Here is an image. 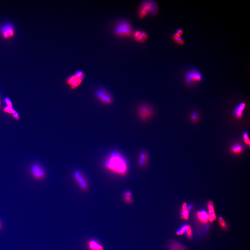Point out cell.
I'll list each match as a JSON object with an SVG mask.
<instances>
[{
    "label": "cell",
    "instance_id": "1",
    "mask_svg": "<svg viewBox=\"0 0 250 250\" xmlns=\"http://www.w3.org/2000/svg\"><path fill=\"white\" fill-rule=\"evenodd\" d=\"M104 166L107 170L120 175H125L128 172L127 162L117 152L111 153L105 161Z\"/></svg>",
    "mask_w": 250,
    "mask_h": 250
},
{
    "label": "cell",
    "instance_id": "2",
    "mask_svg": "<svg viewBox=\"0 0 250 250\" xmlns=\"http://www.w3.org/2000/svg\"><path fill=\"white\" fill-rule=\"evenodd\" d=\"M158 11V5L155 1H144L140 5L139 11V17L141 19H143L149 14L153 16L155 15Z\"/></svg>",
    "mask_w": 250,
    "mask_h": 250
},
{
    "label": "cell",
    "instance_id": "3",
    "mask_svg": "<svg viewBox=\"0 0 250 250\" xmlns=\"http://www.w3.org/2000/svg\"><path fill=\"white\" fill-rule=\"evenodd\" d=\"M114 31L116 35L120 37H130L134 33L130 23L125 21L117 23L114 27Z\"/></svg>",
    "mask_w": 250,
    "mask_h": 250
},
{
    "label": "cell",
    "instance_id": "4",
    "mask_svg": "<svg viewBox=\"0 0 250 250\" xmlns=\"http://www.w3.org/2000/svg\"><path fill=\"white\" fill-rule=\"evenodd\" d=\"M137 114L139 118L141 121L145 122L152 118L154 115V111L149 105L143 104L138 108Z\"/></svg>",
    "mask_w": 250,
    "mask_h": 250
},
{
    "label": "cell",
    "instance_id": "5",
    "mask_svg": "<svg viewBox=\"0 0 250 250\" xmlns=\"http://www.w3.org/2000/svg\"><path fill=\"white\" fill-rule=\"evenodd\" d=\"M95 95L98 100L104 105H110L113 103V98L112 95L104 88H99L96 89Z\"/></svg>",
    "mask_w": 250,
    "mask_h": 250
},
{
    "label": "cell",
    "instance_id": "6",
    "mask_svg": "<svg viewBox=\"0 0 250 250\" xmlns=\"http://www.w3.org/2000/svg\"><path fill=\"white\" fill-rule=\"evenodd\" d=\"M29 173L32 178L36 181L43 180L46 176V171L40 164L35 163L29 168Z\"/></svg>",
    "mask_w": 250,
    "mask_h": 250
},
{
    "label": "cell",
    "instance_id": "7",
    "mask_svg": "<svg viewBox=\"0 0 250 250\" xmlns=\"http://www.w3.org/2000/svg\"><path fill=\"white\" fill-rule=\"evenodd\" d=\"M202 79L200 72L196 69H192L186 73L185 76L186 82L189 85L200 82Z\"/></svg>",
    "mask_w": 250,
    "mask_h": 250
},
{
    "label": "cell",
    "instance_id": "8",
    "mask_svg": "<svg viewBox=\"0 0 250 250\" xmlns=\"http://www.w3.org/2000/svg\"><path fill=\"white\" fill-rule=\"evenodd\" d=\"M84 80L74 74L70 75L66 79V83L69 88L72 90L77 89L81 86Z\"/></svg>",
    "mask_w": 250,
    "mask_h": 250
},
{
    "label": "cell",
    "instance_id": "9",
    "mask_svg": "<svg viewBox=\"0 0 250 250\" xmlns=\"http://www.w3.org/2000/svg\"><path fill=\"white\" fill-rule=\"evenodd\" d=\"M74 178L80 188L83 191H86L89 188L88 182L82 173L76 171L73 173Z\"/></svg>",
    "mask_w": 250,
    "mask_h": 250
},
{
    "label": "cell",
    "instance_id": "10",
    "mask_svg": "<svg viewBox=\"0 0 250 250\" xmlns=\"http://www.w3.org/2000/svg\"><path fill=\"white\" fill-rule=\"evenodd\" d=\"M15 34V30L13 26L10 23H7L3 25L1 29V34L5 40L12 38Z\"/></svg>",
    "mask_w": 250,
    "mask_h": 250
},
{
    "label": "cell",
    "instance_id": "11",
    "mask_svg": "<svg viewBox=\"0 0 250 250\" xmlns=\"http://www.w3.org/2000/svg\"><path fill=\"white\" fill-rule=\"evenodd\" d=\"M134 40L139 43H142L147 40L148 35L145 32L137 31L134 32L133 35Z\"/></svg>",
    "mask_w": 250,
    "mask_h": 250
},
{
    "label": "cell",
    "instance_id": "12",
    "mask_svg": "<svg viewBox=\"0 0 250 250\" xmlns=\"http://www.w3.org/2000/svg\"><path fill=\"white\" fill-rule=\"evenodd\" d=\"M246 107L245 103H241L234 108L233 114L234 116L237 119L241 118Z\"/></svg>",
    "mask_w": 250,
    "mask_h": 250
},
{
    "label": "cell",
    "instance_id": "13",
    "mask_svg": "<svg viewBox=\"0 0 250 250\" xmlns=\"http://www.w3.org/2000/svg\"><path fill=\"white\" fill-rule=\"evenodd\" d=\"M168 248L169 250H186L184 247L175 241L170 242L168 244Z\"/></svg>",
    "mask_w": 250,
    "mask_h": 250
},
{
    "label": "cell",
    "instance_id": "14",
    "mask_svg": "<svg viewBox=\"0 0 250 250\" xmlns=\"http://www.w3.org/2000/svg\"><path fill=\"white\" fill-rule=\"evenodd\" d=\"M88 246L90 250H104L103 247L94 240L90 241Z\"/></svg>",
    "mask_w": 250,
    "mask_h": 250
},
{
    "label": "cell",
    "instance_id": "15",
    "mask_svg": "<svg viewBox=\"0 0 250 250\" xmlns=\"http://www.w3.org/2000/svg\"><path fill=\"white\" fill-rule=\"evenodd\" d=\"M209 221L212 222L215 220L216 219V216L215 214L213 205L212 201H209Z\"/></svg>",
    "mask_w": 250,
    "mask_h": 250
},
{
    "label": "cell",
    "instance_id": "16",
    "mask_svg": "<svg viewBox=\"0 0 250 250\" xmlns=\"http://www.w3.org/2000/svg\"><path fill=\"white\" fill-rule=\"evenodd\" d=\"M197 216L199 219L203 224H205L209 221V215L204 211L198 212Z\"/></svg>",
    "mask_w": 250,
    "mask_h": 250
},
{
    "label": "cell",
    "instance_id": "17",
    "mask_svg": "<svg viewBox=\"0 0 250 250\" xmlns=\"http://www.w3.org/2000/svg\"><path fill=\"white\" fill-rule=\"evenodd\" d=\"M148 159V155L147 153L143 152L140 155L139 158V164L141 167H144L147 165Z\"/></svg>",
    "mask_w": 250,
    "mask_h": 250
},
{
    "label": "cell",
    "instance_id": "18",
    "mask_svg": "<svg viewBox=\"0 0 250 250\" xmlns=\"http://www.w3.org/2000/svg\"><path fill=\"white\" fill-rule=\"evenodd\" d=\"M123 199L125 202L128 204H131L133 202V198L130 191H126L123 195Z\"/></svg>",
    "mask_w": 250,
    "mask_h": 250
},
{
    "label": "cell",
    "instance_id": "19",
    "mask_svg": "<svg viewBox=\"0 0 250 250\" xmlns=\"http://www.w3.org/2000/svg\"><path fill=\"white\" fill-rule=\"evenodd\" d=\"M187 205L186 203H184L182 207V213L181 217L183 219L186 220L188 219L189 218V212L187 209Z\"/></svg>",
    "mask_w": 250,
    "mask_h": 250
},
{
    "label": "cell",
    "instance_id": "20",
    "mask_svg": "<svg viewBox=\"0 0 250 250\" xmlns=\"http://www.w3.org/2000/svg\"><path fill=\"white\" fill-rule=\"evenodd\" d=\"M243 149V147L242 145L239 144H237L233 147L232 151L234 153H238L241 152Z\"/></svg>",
    "mask_w": 250,
    "mask_h": 250
},
{
    "label": "cell",
    "instance_id": "21",
    "mask_svg": "<svg viewBox=\"0 0 250 250\" xmlns=\"http://www.w3.org/2000/svg\"><path fill=\"white\" fill-rule=\"evenodd\" d=\"M173 40L177 44L182 45L184 44L185 41L181 37L177 38H173Z\"/></svg>",
    "mask_w": 250,
    "mask_h": 250
},
{
    "label": "cell",
    "instance_id": "22",
    "mask_svg": "<svg viewBox=\"0 0 250 250\" xmlns=\"http://www.w3.org/2000/svg\"><path fill=\"white\" fill-rule=\"evenodd\" d=\"M243 139L245 143L249 146L250 145V141L248 137V134L247 132H245L243 134Z\"/></svg>",
    "mask_w": 250,
    "mask_h": 250
},
{
    "label": "cell",
    "instance_id": "23",
    "mask_svg": "<svg viewBox=\"0 0 250 250\" xmlns=\"http://www.w3.org/2000/svg\"><path fill=\"white\" fill-rule=\"evenodd\" d=\"M14 110L13 107L7 106L4 108L3 111L5 113L12 114Z\"/></svg>",
    "mask_w": 250,
    "mask_h": 250
},
{
    "label": "cell",
    "instance_id": "24",
    "mask_svg": "<svg viewBox=\"0 0 250 250\" xmlns=\"http://www.w3.org/2000/svg\"><path fill=\"white\" fill-rule=\"evenodd\" d=\"M219 221L221 227L223 228L224 229H227V224H226L223 218L222 217H220L219 219Z\"/></svg>",
    "mask_w": 250,
    "mask_h": 250
},
{
    "label": "cell",
    "instance_id": "25",
    "mask_svg": "<svg viewBox=\"0 0 250 250\" xmlns=\"http://www.w3.org/2000/svg\"><path fill=\"white\" fill-rule=\"evenodd\" d=\"M186 231L188 238L189 239H191L192 236V232L190 226L187 225V229H186Z\"/></svg>",
    "mask_w": 250,
    "mask_h": 250
},
{
    "label": "cell",
    "instance_id": "26",
    "mask_svg": "<svg viewBox=\"0 0 250 250\" xmlns=\"http://www.w3.org/2000/svg\"><path fill=\"white\" fill-rule=\"evenodd\" d=\"M191 117L192 121H196L198 119V114L197 112H194L192 114Z\"/></svg>",
    "mask_w": 250,
    "mask_h": 250
},
{
    "label": "cell",
    "instance_id": "27",
    "mask_svg": "<svg viewBox=\"0 0 250 250\" xmlns=\"http://www.w3.org/2000/svg\"><path fill=\"white\" fill-rule=\"evenodd\" d=\"M5 103L7 106L13 107V104L10 99L8 98H6L5 99Z\"/></svg>",
    "mask_w": 250,
    "mask_h": 250
},
{
    "label": "cell",
    "instance_id": "28",
    "mask_svg": "<svg viewBox=\"0 0 250 250\" xmlns=\"http://www.w3.org/2000/svg\"><path fill=\"white\" fill-rule=\"evenodd\" d=\"M12 115L15 119H16L17 120H19L20 116H19V114L18 113L16 110H14L13 111L12 113Z\"/></svg>",
    "mask_w": 250,
    "mask_h": 250
},
{
    "label": "cell",
    "instance_id": "29",
    "mask_svg": "<svg viewBox=\"0 0 250 250\" xmlns=\"http://www.w3.org/2000/svg\"><path fill=\"white\" fill-rule=\"evenodd\" d=\"M186 229H187V225H185L180 230L182 232V234L184 233L186 231Z\"/></svg>",
    "mask_w": 250,
    "mask_h": 250
},
{
    "label": "cell",
    "instance_id": "30",
    "mask_svg": "<svg viewBox=\"0 0 250 250\" xmlns=\"http://www.w3.org/2000/svg\"><path fill=\"white\" fill-rule=\"evenodd\" d=\"M1 98H0V108H1Z\"/></svg>",
    "mask_w": 250,
    "mask_h": 250
}]
</instances>
